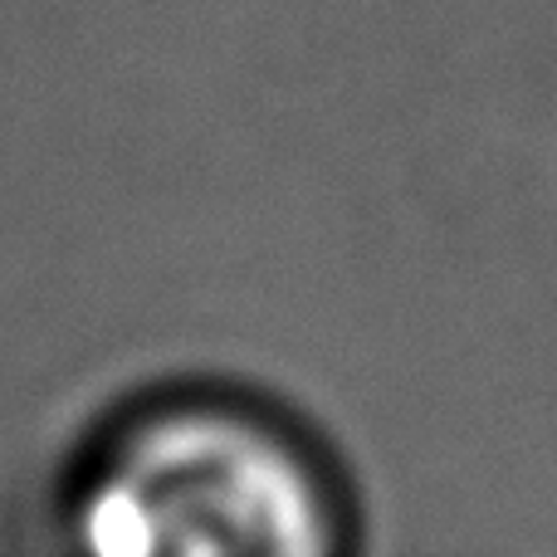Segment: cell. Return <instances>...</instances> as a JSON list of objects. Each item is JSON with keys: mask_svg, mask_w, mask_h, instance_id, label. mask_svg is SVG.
<instances>
[{"mask_svg": "<svg viewBox=\"0 0 557 557\" xmlns=\"http://www.w3.org/2000/svg\"><path fill=\"white\" fill-rule=\"evenodd\" d=\"M78 543L103 557H313L327 548L313 474L274 431L221 406L143 421L78 499Z\"/></svg>", "mask_w": 557, "mask_h": 557, "instance_id": "obj_1", "label": "cell"}]
</instances>
